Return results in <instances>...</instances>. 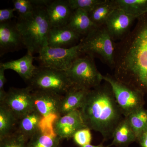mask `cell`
Listing matches in <instances>:
<instances>
[{
  "mask_svg": "<svg viewBox=\"0 0 147 147\" xmlns=\"http://www.w3.org/2000/svg\"><path fill=\"white\" fill-rule=\"evenodd\" d=\"M114 77L147 95V13L115 44Z\"/></svg>",
  "mask_w": 147,
  "mask_h": 147,
  "instance_id": "1",
  "label": "cell"
},
{
  "mask_svg": "<svg viewBox=\"0 0 147 147\" xmlns=\"http://www.w3.org/2000/svg\"><path fill=\"white\" fill-rule=\"evenodd\" d=\"M79 110L87 127L100 133L105 141L112 139L115 129L125 117L106 82L89 90Z\"/></svg>",
  "mask_w": 147,
  "mask_h": 147,
  "instance_id": "2",
  "label": "cell"
},
{
  "mask_svg": "<svg viewBox=\"0 0 147 147\" xmlns=\"http://www.w3.org/2000/svg\"><path fill=\"white\" fill-rule=\"evenodd\" d=\"M16 25L27 53L32 55L38 54L48 45L47 39L51 27L46 7L34 6L31 13L18 16Z\"/></svg>",
  "mask_w": 147,
  "mask_h": 147,
  "instance_id": "3",
  "label": "cell"
},
{
  "mask_svg": "<svg viewBox=\"0 0 147 147\" xmlns=\"http://www.w3.org/2000/svg\"><path fill=\"white\" fill-rule=\"evenodd\" d=\"M80 42L83 55L99 59L113 70L116 42L111 38L105 26L93 29L83 37Z\"/></svg>",
  "mask_w": 147,
  "mask_h": 147,
  "instance_id": "4",
  "label": "cell"
},
{
  "mask_svg": "<svg viewBox=\"0 0 147 147\" xmlns=\"http://www.w3.org/2000/svg\"><path fill=\"white\" fill-rule=\"evenodd\" d=\"M65 71L73 87L76 88L91 90L100 85L103 81L94 58L88 55L77 58Z\"/></svg>",
  "mask_w": 147,
  "mask_h": 147,
  "instance_id": "5",
  "label": "cell"
},
{
  "mask_svg": "<svg viewBox=\"0 0 147 147\" xmlns=\"http://www.w3.org/2000/svg\"><path fill=\"white\" fill-rule=\"evenodd\" d=\"M32 91L49 92L63 96L73 85L65 71L38 67L28 82Z\"/></svg>",
  "mask_w": 147,
  "mask_h": 147,
  "instance_id": "6",
  "label": "cell"
},
{
  "mask_svg": "<svg viewBox=\"0 0 147 147\" xmlns=\"http://www.w3.org/2000/svg\"><path fill=\"white\" fill-rule=\"evenodd\" d=\"M103 81L108 82L112 88L117 103L124 117L144 108L145 95L116 79L107 74L102 76Z\"/></svg>",
  "mask_w": 147,
  "mask_h": 147,
  "instance_id": "7",
  "label": "cell"
},
{
  "mask_svg": "<svg viewBox=\"0 0 147 147\" xmlns=\"http://www.w3.org/2000/svg\"><path fill=\"white\" fill-rule=\"evenodd\" d=\"M82 55L80 42L69 47H52L47 45L34 59L40 66L66 71L73 62Z\"/></svg>",
  "mask_w": 147,
  "mask_h": 147,
  "instance_id": "8",
  "label": "cell"
},
{
  "mask_svg": "<svg viewBox=\"0 0 147 147\" xmlns=\"http://www.w3.org/2000/svg\"><path fill=\"white\" fill-rule=\"evenodd\" d=\"M0 104L10 110L18 120L34 109L32 90L29 86L22 88H11Z\"/></svg>",
  "mask_w": 147,
  "mask_h": 147,
  "instance_id": "9",
  "label": "cell"
},
{
  "mask_svg": "<svg viewBox=\"0 0 147 147\" xmlns=\"http://www.w3.org/2000/svg\"><path fill=\"white\" fill-rule=\"evenodd\" d=\"M34 109L47 123H53L60 117L59 110L63 96L42 91H32Z\"/></svg>",
  "mask_w": 147,
  "mask_h": 147,
  "instance_id": "10",
  "label": "cell"
},
{
  "mask_svg": "<svg viewBox=\"0 0 147 147\" xmlns=\"http://www.w3.org/2000/svg\"><path fill=\"white\" fill-rule=\"evenodd\" d=\"M137 18L117 8L111 13L104 26L111 38L115 42L123 39L128 34Z\"/></svg>",
  "mask_w": 147,
  "mask_h": 147,
  "instance_id": "11",
  "label": "cell"
},
{
  "mask_svg": "<svg viewBox=\"0 0 147 147\" xmlns=\"http://www.w3.org/2000/svg\"><path fill=\"white\" fill-rule=\"evenodd\" d=\"M53 130L61 140L72 138L74 134L87 127L80 110H74L56 119L53 123Z\"/></svg>",
  "mask_w": 147,
  "mask_h": 147,
  "instance_id": "12",
  "label": "cell"
},
{
  "mask_svg": "<svg viewBox=\"0 0 147 147\" xmlns=\"http://www.w3.org/2000/svg\"><path fill=\"white\" fill-rule=\"evenodd\" d=\"M25 47L16 23L11 21L0 24V55L14 52Z\"/></svg>",
  "mask_w": 147,
  "mask_h": 147,
  "instance_id": "13",
  "label": "cell"
},
{
  "mask_svg": "<svg viewBox=\"0 0 147 147\" xmlns=\"http://www.w3.org/2000/svg\"><path fill=\"white\" fill-rule=\"evenodd\" d=\"M46 9L51 28L67 26L73 11L68 0L50 1Z\"/></svg>",
  "mask_w": 147,
  "mask_h": 147,
  "instance_id": "14",
  "label": "cell"
},
{
  "mask_svg": "<svg viewBox=\"0 0 147 147\" xmlns=\"http://www.w3.org/2000/svg\"><path fill=\"white\" fill-rule=\"evenodd\" d=\"M82 36L69 28L65 26L53 28L48 35L47 44L52 47H69L77 45L81 40Z\"/></svg>",
  "mask_w": 147,
  "mask_h": 147,
  "instance_id": "15",
  "label": "cell"
},
{
  "mask_svg": "<svg viewBox=\"0 0 147 147\" xmlns=\"http://www.w3.org/2000/svg\"><path fill=\"white\" fill-rule=\"evenodd\" d=\"M44 122L42 115L33 109L18 119L15 131L28 141L41 129Z\"/></svg>",
  "mask_w": 147,
  "mask_h": 147,
  "instance_id": "16",
  "label": "cell"
},
{
  "mask_svg": "<svg viewBox=\"0 0 147 147\" xmlns=\"http://www.w3.org/2000/svg\"><path fill=\"white\" fill-rule=\"evenodd\" d=\"M61 139L55 133L53 125L44 121L41 129L28 142V147H60Z\"/></svg>",
  "mask_w": 147,
  "mask_h": 147,
  "instance_id": "17",
  "label": "cell"
},
{
  "mask_svg": "<svg viewBox=\"0 0 147 147\" xmlns=\"http://www.w3.org/2000/svg\"><path fill=\"white\" fill-rule=\"evenodd\" d=\"M34 59L33 55L27 53L18 59L1 63L0 67L5 70L11 69L15 71L25 82H28L33 76L37 67L33 64Z\"/></svg>",
  "mask_w": 147,
  "mask_h": 147,
  "instance_id": "18",
  "label": "cell"
},
{
  "mask_svg": "<svg viewBox=\"0 0 147 147\" xmlns=\"http://www.w3.org/2000/svg\"><path fill=\"white\" fill-rule=\"evenodd\" d=\"M89 90L71 87L64 95L60 107V116L79 110L84 104Z\"/></svg>",
  "mask_w": 147,
  "mask_h": 147,
  "instance_id": "19",
  "label": "cell"
},
{
  "mask_svg": "<svg viewBox=\"0 0 147 147\" xmlns=\"http://www.w3.org/2000/svg\"><path fill=\"white\" fill-rule=\"evenodd\" d=\"M67 26L83 37L96 28L88 13L80 9L73 11Z\"/></svg>",
  "mask_w": 147,
  "mask_h": 147,
  "instance_id": "20",
  "label": "cell"
},
{
  "mask_svg": "<svg viewBox=\"0 0 147 147\" xmlns=\"http://www.w3.org/2000/svg\"><path fill=\"white\" fill-rule=\"evenodd\" d=\"M112 139L113 141L109 146L128 147L136 142L137 138L127 118L125 117L113 132Z\"/></svg>",
  "mask_w": 147,
  "mask_h": 147,
  "instance_id": "21",
  "label": "cell"
},
{
  "mask_svg": "<svg viewBox=\"0 0 147 147\" xmlns=\"http://www.w3.org/2000/svg\"><path fill=\"white\" fill-rule=\"evenodd\" d=\"M117 8L115 0H103L89 12V15L96 26L101 27L105 25L111 13Z\"/></svg>",
  "mask_w": 147,
  "mask_h": 147,
  "instance_id": "22",
  "label": "cell"
},
{
  "mask_svg": "<svg viewBox=\"0 0 147 147\" xmlns=\"http://www.w3.org/2000/svg\"><path fill=\"white\" fill-rule=\"evenodd\" d=\"M18 119L13 113L0 104V140L15 132Z\"/></svg>",
  "mask_w": 147,
  "mask_h": 147,
  "instance_id": "23",
  "label": "cell"
},
{
  "mask_svg": "<svg viewBox=\"0 0 147 147\" xmlns=\"http://www.w3.org/2000/svg\"><path fill=\"white\" fill-rule=\"evenodd\" d=\"M117 8L136 18L147 13V0H115Z\"/></svg>",
  "mask_w": 147,
  "mask_h": 147,
  "instance_id": "24",
  "label": "cell"
},
{
  "mask_svg": "<svg viewBox=\"0 0 147 147\" xmlns=\"http://www.w3.org/2000/svg\"><path fill=\"white\" fill-rule=\"evenodd\" d=\"M126 117L128 119L137 140L147 130V109L144 107L131 113Z\"/></svg>",
  "mask_w": 147,
  "mask_h": 147,
  "instance_id": "25",
  "label": "cell"
},
{
  "mask_svg": "<svg viewBox=\"0 0 147 147\" xmlns=\"http://www.w3.org/2000/svg\"><path fill=\"white\" fill-rule=\"evenodd\" d=\"M28 141L16 131L0 140V147H28Z\"/></svg>",
  "mask_w": 147,
  "mask_h": 147,
  "instance_id": "26",
  "label": "cell"
},
{
  "mask_svg": "<svg viewBox=\"0 0 147 147\" xmlns=\"http://www.w3.org/2000/svg\"><path fill=\"white\" fill-rule=\"evenodd\" d=\"M103 0H68L69 5L72 10L82 9L90 12L95 7Z\"/></svg>",
  "mask_w": 147,
  "mask_h": 147,
  "instance_id": "27",
  "label": "cell"
},
{
  "mask_svg": "<svg viewBox=\"0 0 147 147\" xmlns=\"http://www.w3.org/2000/svg\"><path fill=\"white\" fill-rule=\"evenodd\" d=\"M91 130L89 128L86 127L76 131L72 138L74 143L79 147L90 144L92 140Z\"/></svg>",
  "mask_w": 147,
  "mask_h": 147,
  "instance_id": "28",
  "label": "cell"
},
{
  "mask_svg": "<svg viewBox=\"0 0 147 147\" xmlns=\"http://www.w3.org/2000/svg\"><path fill=\"white\" fill-rule=\"evenodd\" d=\"M13 8L18 13V16H24L33 11L34 6L31 0H13Z\"/></svg>",
  "mask_w": 147,
  "mask_h": 147,
  "instance_id": "29",
  "label": "cell"
},
{
  "mask_svg": "<svg viewBox=\"0 0 147 147\" xmlns=\"http://www.w3.org/2000/svg\"><path fill=\"white\" fill-rule=\"evenodd\" d=\"M16 11L14 8L3 9L0 10V24L10 21L12 18H16L14 12Z\"/></svg>",
  "mask_w": 147,
  "mask_h": 147,
  "instance_id": "30",
  "label": "cell"
},
{
  "mask_svg": "<svg viewBox=\"0 0 147 147\" xmlns=\"http://www.w3.org/2000/svg\"><path fill=\"white\" fill-rule=\"evenodd\" d=\"M5 69L0 67V101H2L6 94V92L4 89V85L6 82L5 71Z\"/></svg>",
  "mask_w": 147,
  "mask_h": 147,
  "instance_id": "31",
  "label": "cell"
},
{
  "mask_svg": "<svg viewBox=\"0 0 147 147\" xmlns=\"http://www.w3.org/2000/svg\"><path fill=\"white\" fill-rule=\"evenodd\" d=\"M137 142L141 147H147V130L139 137Z\"/></svg>",
  "mask_w": 147,
  "mask_h": 147,
  "instance_id": "32",
  "label": "cell"
},
{
  "mask_svg": "<svg viewBox=\"0 0 147 147\" xmlns=\"http://www.w3.org/2000/svg\"><path fill=\"white\" fill-rule=\"evenodd\" d=\"M34 6L46 7L50 3V0H31Z\"/></svg>",
  "mask_w": 147,
  "mask_h": 147,
  "instance_id": "33",
  "label": "cell"
},
{
  "mask_svg": "<svg viewBox=\"0 0 147 147\" xmlns=\"http://www.w3.org/2000/svg\"><path fill=\"white\" fill-rule=\"evenodd\" d=\"M79 147H105V146L103 145L102 143L99 144L98 145H92L90 144H88L85 145V146H81Z\"/></svg>",
  "mask_w": 147,
  "mask_h": 147,
  "instance_id": "34",
  "label": "cell"
}]
</instances>
